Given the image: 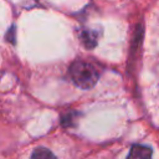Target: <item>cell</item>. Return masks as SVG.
Here are the masks:
<instances>
[{"mask_svg": "<svg viewBox=\"0 0 159 159\" xmlns=\"http://www.w3.org/2000/svg\"><path fill=\"white\" fill-rule=\"evenodd\" d=\"M68 75L72 82L83 89L92 88L97 83L99 77L96 67L89 62H86L82 60H77L71 63L68 68Z\"/></svg>", "mask_w": 159, "mask_h": 159, "instance_id": "obj_1", "label": "cell"}, {"mask_svg": "<svg viewBox=\"0 0 159 159\" xmlns=\"http://www.w3.org/2000/svg\"><path fill=\"white\" fill-rule=\"evenodd\" d=\"M99 37V32L97 30H92V29H86L81 32V40L83 42V45L87 48H93L97 45Z\"/></svg>", "mask_w": 159, "mask_h": 159, "instance_id": "obj_2", "label": "cell"}, {"mask_svg": "<svg viewBox=\"0 0 159 159\" xmlns=\"http://www.w3.org/2000/svg\"><path fill=\"white\" fill-rule=\"evenodd\" d=\"M152 155V149L144 145H133L128 157L129 158H149Z\"/></svg>", "mask_w": 159, "mask_h": 159, "instance_id": "obj_3", "label": "cell"}, {"mask_svg": "<svg viewBox=\"0 0 159 159\" xmlns=\"http://www.w3.org/2000/svg\"><path fill=\"white\" fill-rule=\"evenodd\" d=\"M46 157H53V154L51 152H48L47 149H43V148H40L32 153V158H46Z\"/></svg>", "mask_w": 159, "mask_h": 159, "instance_id": "obj_4", "label": "cell"}]
</instances>
